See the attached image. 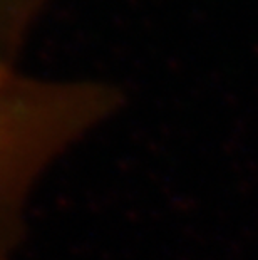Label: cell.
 <instances>
[{
	"label": "cell",
	"instance_id": "6da1fadb",
	"mask_svg": "<svg viewBox=\"0 0 258 260\" xmlns=\"http://www.w3.org/2000/svg\"><path fill=\"white\" fill-rule=\"evenodd\" d=\"M121 103L119 89L106 82L49 81L0 68V260H12L25 239L37 181Z\"/></svg>",
	"mask_w": 258,
	"mask_h": 260
},
{
	"label": "cell",
	"instance_id": "7a4b0ae2",
	"mask_svg": "<svg viewBox=\"0 0 258 260\" xmlns=\"http://www.w3.org/2000/svg\"><path fill=\"white\" fill-rule=\"evenodd\" d=\"M44 0H0V64L17 59Z\"/></svg>",
	"mask_w": 258,
	"mask_h": 260
}]
</instances>
